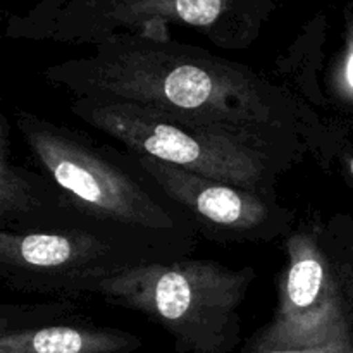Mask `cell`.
Returning <instances> with one entry per match:
<instances>
[{
  "instance_id": "6da1fadb",
  "label": "cell",
  "mask_w": 353,
  "mask_h": 353,
  "mask_svg": "<svg viewBox=\"0 0 353 353\" xmlns=\"http://www.w3.org/2000/svg\"><path fill=\"white\" fill-rule=\"evenodd\" d=\"M45 81L72 99L157 107L210 123L309 137V112L248 65L192 45L121 34L78 59L52 64Z\"/></svg>"
},
{
  "instance_id": "7a4b0ae2",
  "label": "cell",
  "mask_w": 353,
  "mask_h": 353,
  "mask_svg": "<svg viewBox=\"0 0 353 353\" xmlns=\"http://www.w3.org/2000/svg\"><path fill=\"white\" fill-rule=\"evenodd\" d=\"M69 112L133 154L271 196L309 150L299 134L192 119L140 103L72 99Z\"/></svg>"
},
{
  "instance_id": "3957f363",
  "label": "cell",
  "mask_w": 353,
  "mask_h": 353,
  "mask_svg": "<svg viewBox=\"0 0 353 353\" xmlns=\"http://www.w3.org/2000/svg\"><path fill=\"white\" fill-rule=\"evenodd\" d=\"M14 128L37 161L79 210L195 252L199 234L181 207L126 148L97 143L88 134L24 109Z\"/></svg>"
},
{
  "instance_id": "277c9868",
  "label": "cell",
  "mask_w": 353,
  "mask_h": 353,
  "mask_svg": "<svg viewBox=\"0 0 353 353\" xmlns=\"http://www.w3.org/2000/svg\"><path fill=\"white\" fill-rule=\"evenodd\" d=\"M255 276L254 268L186 257L124 271L90 295L154 321L178 353H234L241 343L240 310Z\"/></svg>"
},
{
  "instance_id": "5b68a950",
  "label": "cell",
  "mask_w": 353,
  "mask_h": 353,
  "mask_svg": "<svg viewBox=\"0 0 353 353\" xmlns=\"http://www.w3.org/2000/svg\"><path fill=\"white\" fill-rule=\"evenodd\" d=\"M181 245L88 217L45 233L0 231V278L14 292L78 299L130 269L192 257Z\"/></svg>"
},
{
  "instance_id": "8992f818",
  "label": "cell",
  "mask_w": 353,
  "mask_h": 353,
  "mask_svg": "<svg viewBox=\"0 0 353 353\" xmlns=\"http://www.w3.org/2000/svg\"><path fill=\"white\" fill-rule=\"evenodd\" d=\"M278 305L247 352L309 348L353 340V293L330 228L293 230L285 243Z\"/></svg>"
},
{
  "instance_id": "52a82bcc",
  "label": "cell",
  "mask_w": 353,
  "mask_h": 353,
  "mask_svg": "<svg viewBox=\"0 0 353 353\" xmlns=\"http://www.w3.org/2000/svg\"><path fill=\"white\" fill-rule=\"evenodd\" d=\"M271 0H68L26 33L99 45L121 34L147 37L169 21L196 28L224 48H247L261 33Z\"/></svg>"
},
{
  "instance_id": "ba28073f",
  "label": "cell",
  "mask_w": 353,
  "mask_h": 353,
  "mask_svg": "<svg viewBox=\"0 0 353 353\" xmlns=\"http://www.w3.org/2000/svg\"><path fill=\"white\" fill-rule=\"evenodd\" d=\"M134 155L181 207L199 236L216 243H269L293 233L295 212L278 196L205 178L148 155Z\"/></svg>"
},
{
  "instance_id": "9c48e42d",
  "label": "cell",
  "mask_w": 353,
  "mask_h": 353,
  "mask_svg": "<svg viewBox=\"0 0 353 353\" xmlns=\"http://www.w3.org/2000/svg\"><path fill=\"white\" fill-rule=\"evenodd\" d=\"M10 123L0 117V231L45 233L88 219L71 196L43 171L23 168L9 157Z\"/></svg>"
},
{
  "instance_id": "30bf717a",
  "label": "cell",
  "mask_w": 353,
  "mask_h": 353,
  "mask_svg": "<svg viewBox=\"0 0 353 353\" xmlns=\"http://www.w3.org/2000/svg\"><path fill=\"white\" fill-rule=\"evenodd\" d=\"M141 338L74 314L19 330H0V353H133Z\"/></svg>"
},
{
  "instance_id": "8fae6325",
  "label": "cell",
  "mask_w": 353,
  "mask_h": 353,
  "mask_svg": "<svg viewBox=\"0 0 353 353\" xmlns=\"http://www.w3.org/2000/svg\"><path fill=\"white\" fill-rule=\"evenodd\" d=\"M243 353H353V340L334 341V343L321 345V347L285 348V350H264V352L243 350Z\"/></svg>"
},
{
  "instance_id": "7c38bea8",
  "label": "cell",
  "mask_w": 353,
  "mask_h": 353,
  "mask_svg": "<svg viewBox=\"0 0 353 353\" xmlns=\"http://www.w3.org/2000/svg\"><path fill=\"white\" fill-rule=\"evenodd\" d=\"M333 154L336 155L338 161H340L341 165H343V168H345V171H347L348 179H350L352 186H353V154H350V152L340 150V148H336V150H333Z\"/></svg>"
},
{
  "instance_id": "4fadbf2b",
  "label": "cell",
  "mask_w": 353,
  "mask_h": 353,
  "mask_svg": "<svg viewBox=\"0 0 353 353\" xmlns=\"http://www.w3.org/2000/svg\"><path fill=\"white\" fill-rule=\"evenodd\" d=\"M345 76H347L348 86L353 90V43L350 47V52H348L347 57V68H345Z\"/></svg>"
}]
</instances>
